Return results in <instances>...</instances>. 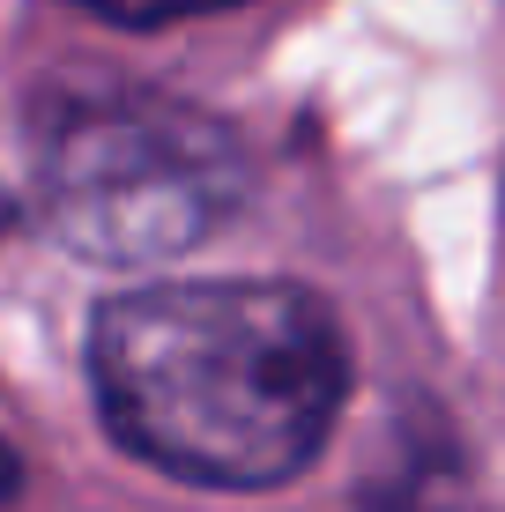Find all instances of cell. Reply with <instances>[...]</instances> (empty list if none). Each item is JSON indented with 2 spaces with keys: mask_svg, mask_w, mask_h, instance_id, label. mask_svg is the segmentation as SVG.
Segmentation results:
<instances>
[{
  "mask_svg": "<svg viewBox=\"0 0 505 512\" xmlns=\"http://www.w3.org/2000/svg\"><path fill=\"white\" fill-rule=\"evenodd\" d=\"M90 386L134 461L201 490H275L335 431L350 349L298 282H156L97 312Z\"/></svg>",
  "mask_w": 505,
  "mask_h": 512,
  "instance_id": "6da1fadb",
  "label": "cell"
},
{
  "mask_svg": "<svg viewBox=\"0 0 505 512\" xmlns=\"http://www.w3.org/2000/svg\"><path fill=\"white\" fill-rule=\"evenodd\" d=\"M246 149L179 97H90L45 134V223L97 268H156L246 208Z\"/></svg>",
  "mask_w": 505,
  "mask_h": 512,
  "instance_id": "7a4b0ae2",
  "label": "cell"
},
{
  "mask_svg": "<svg viewBox=\"0 0 505 512\" xmlns=\"http://www.w3.org/2000/svg\"><path fill=\"white\" fill-rule=\"evenodd\" d=\"M75 8L104 15V23H127V30H156V23H186V15L246 8V0H75Z\"/></svg>",
  "mask_w": 505,
  "mask_h": 512,
  "instance_id": "3957f363",
  "label": "cell"
},
{
  "mask_svg": "<svg viewBox=\"0 0 505 512\" xmlns=\"http://www.w3.org/2000/svg\"><path fill=\"white\" fill-rule=\"evenodd\" d=\"M15 490H23V453L0 438V505H15Z\"/></svg>",
  "mask_w": 505,
  "mask_h": 512,
  "instance_id": "277c9868",
  "label": "cell"
}]
</instances>
